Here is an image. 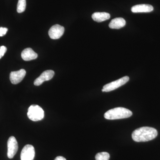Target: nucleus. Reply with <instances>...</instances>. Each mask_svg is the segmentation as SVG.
Wrapping results in <instances>:
<instances>
[{
	"mask_svg": "<svg viewBox=\"0 0 160 160\" xmlns=\"http://www.w3.org/2000/svg\"><path fill=\"white\" fill-rule=\"evenodd\" d=\"M6 51L7 48L5 46H2L0 47V59L4 56Z\"/></svg>",
	"mask_w": 160,
	"mask_h": 160,
	"instance_id": "nucleus-16",
	"label": "nucleus"
},
{
	"mask_svg": "<svg viewBox=\"0 0 160 160\" xmlns=\"http://www.w3.org/2000/svg\"><path fill=\"white\" fill-rule=\"evenodd\" d=\"M153 7L149 4H140L132 6L131 11L134 13L137 12H149L153 11Z\"/></svg>",
	"mask_w": 160,
	"mask_h": 160,
	"instance_id": "nucleus-10",
	"label": "nucleus"
},
{
	"mask_svg": "<svg viewBox=\"0 0 160 160\" xmlns=\"http://www.w3.org/2000/svg\"><path fill=\"white\" fill-rule=\"evenodd\" d=\"M65 31V28L59 25H55L51 27L49 31V37L52 39H58L60 38Z\"/></svg>",
	"mask_w": 160,
	"mask_h": 160,
	"instance_id": "nucleus-7",
	"label": "nucleus"
},
{
	"mask_svg": "<svg viewBox=\"0 0 160 160\" xmlns=\"http://www.w3.org/2000/svg\"><path fill=\"white\" fill-rule=\"evenodd\" d=\"M38 54L31 48H26L22 53V58L24 61H29L38 58Z\"/></svg>",
	"mask_w": 160,
	"mask_h": 160,
	"instance_id": "nucleus-11",
	"label": "nucleus"
},
{
	"mask_svg": "<svg viewBox=\"0 0 160 160\" xmlns=\"http://www.w3.org/2000/svg\"><path fill=\"white\" fill-rule=\"evenodd\" d=\"M8 31V29L3 27H0V37L4 36Z\"/></svg>",
	"mask_w": 160,
	"mask_h": 160,
	"instance_id": "nucleus-17",
	"label": "nucleus"
},
{
	"mask_svg": "<svg viewBox=\"0 0 160 160\" xmlns=\"http://www.w3.org/2000/svg\"><path fill=\"white\" fill-rule=\"evenodd\" d=\"M157 130L153 128L142 127L135 130L132 137L136 142H146L154 139L157 137Z\"/></svg>",
	"mask_w": 160,
	"mask_h": 160,
	"instance_id": "nucleus-1",
	"label": "nucleus"
},
{
	"mask_svg": "<svg viewBox=\"0 0 160 160\" xmlns=\"http://www.w3.org/2000/svg\"><path fill=\"white\" fill-rule=\"evenodd\" d=\"M35 149L31 145H26L22 149L21 153V160H33L34 158Z\"/></svg>",
	"mask_w": 160,
	"mask_h": 160,
	"instance_id": "nucleus-6",
	"label": "nucleus"
},
{
	"mask_svg": "<svg viewBox=\"0 0 160 160\" xmlns=\"http://www.w3.org/2000/svg\"><path fill=\"white\" fill-rule=\"evenodd\" d=\"M54 160H66L65 158L62 156H58L57 157L55 158Z\"/></svg>",
	"mask_w": 160,
	"mask_h": 160,
	"instance_id": "nucleus-18",
	"label": "nucleus"
},
{
	"mask_svg": "<svg viewBox=\"0 0 160 160\" xmlns=\"http://www.w3.org/2000/svg\"><path fill=\"white\" fill-rule=\"evenodd\" d=\"M26 74V70L24 69H21L18 71L12 72L10 74L9 78L11 83L16 85L22 82Z\"/></svg>",
	"mask_w": 160,
	"mask_h": 160,
	"instance_id": "nucleus-9",
	"label": "nucleus"
},
{
	"mask_svg": "<svg viewBox=\"0 0 160 160\" xmlns=\"http://www.w3.org/2000/svg\"><path fill=\"white\" fill-rule=\"evenodd\" d=\"M110 158L109 153L107 152H101L96 155V160H109Z\"/></svg>",
	"mask_w": 160,
	"mask_h": 160,
	"instance_id": "nucleus-15",
	"label": "nucleus"
},
{
	"mask_svg": "<svg viewBox=\"0 0 160 160\" xmlns=\"http://www.w3.org/2000/svg\"><path fill=\"white\" fill-rule=\"evenodd\" d=\"M92 18L95 22H101L109 19L110 15L106 12H96L92 14Z\"/></svg>",
	"mask_w": 160,
	"mask_h": 160,
	"instance_id": "nucleus-13",
	"label": "nucleus"
},
{
	"mask_svg": "<svg viewBox=\"0 0 160 160\" xmlns=\"http://www.w3.org/2000/svg\"><path fill=\"white\" fill-rule=\"evenodd\" d=\"M126 22L122 18H115L109 24V27L112 29H120L126 26Z\"/></svg>",
	"mask_w": 160,
	"mask_h": 160,
	"instance_id": "nucleus-12",
	"label": "nucleus"
},
{
	"mask_svg": "<svg viewBox=\"0 0 160 160\" xmlns=\"http://www.w3.org/2000/svg\"><path fill=\"white\" fill-rule=\"evenodd\" d=\"M132 114V112L129 109L123 107H118L106 112L104 114V117L108 120L120 119L129 118Z\"/></svg>",
	"mask_w": 160,
	"mask_h": 160,
	"instance_id": "nucleus-2",
	"label": "nucleus"
},
{
	"mask_svg": "<svg viewBox=\"0 0 160 160\" xmlns=\"http://www.w3.org/2000/svg\"><path fill=\"white\" fill-rule=\"evenodd\" d=\"M27 116L29 119L31 121L37 122L43 119L44 117V111L38 105H31L28 109Z\"/></svg>",
	"mask_w": 160,
	"mask_h": 160,
	"instance_id": "nucleus-3",
	"label": "nucleus"
},
{
	"mask_svg": "<svg viewBox=\"0 0 160 160\" xmlns=\"http://www.w3.org/2000/svg\"><path fill=\"white\" fill-rule=\"evenodd\" d=\"M7 156L9 159L12 158L17 152L18 146L17 141L13 136L10 137L7 142Z\"/></svg>",
	"mask_w": 160,
	"mask_h": 160,
	"instance_id": "nucleus-5",
	"label": "nucleus"
},
{
	"mask_svg": "<svg viewBox=\"0 0 160 160\" xmlns=\"http://www.w3.org/2000/svg\"><path fill=\"white\" fill-rule=\"evenodd\" d=\"M129 78L128 76H125L121 78L116 81H113L108 83L103 86L102 91L104 92H109L119 88L121 86L125 85L129 81Z\"/></svg>",
	"mask_w": 160,
	"mask_h": 160,
	"instance_id": "nucleus-4",
	"label": "nucleus"
},
{
	"mask_svg": "<svg viewBox=\"0 0 160 160\" xmlns=\"http://www.w3.org/2000/svg\"><path fill=\"white\" fill-rule=\"evenodd\" d=\"M26 6V0H18L17 5L18 12V13H22L25 11Z\"/></svg>",
	"mask_w": 160,
	"mask_h": 160,
	"instance_id": "nucleus-14",
	"label": "nucleus"
},
{
	"mask_svg": "<svg viewBox=\"0 0 160 160\" xmlns=\"http://www.w3.org/2000/svg\"><path fill=\"white\" fill-rule=\"evenodd\" d=\"M54 75V72L53 70H48L43 72L41 75L34 82L35 86H39L45 81L51 80Z\"/></svg>",
	"mask_w": 160,
	"mask_h": 160,
	"instance_id": "nucleus-8",
	"label": "nucleus"
}]
</instances>
